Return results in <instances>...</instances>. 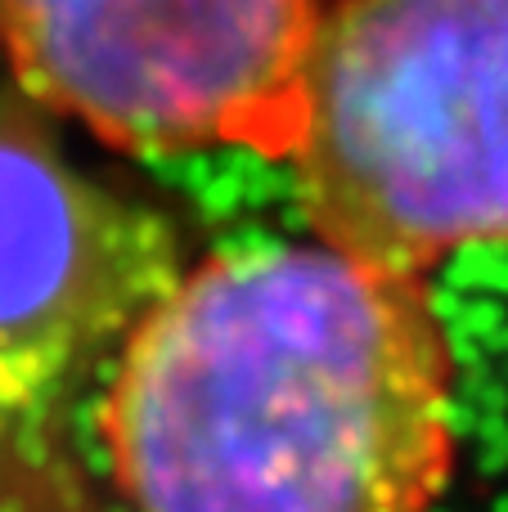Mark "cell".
<instances>
[{
  "instance_id": "obj_1",
  "label": "cell",
  "mask_w": 508,
  "mask_h": 512,
  "mask_svg": "<svg viewBox=\"0 0 508 512\" xmlns=\"http://www.w3.org/2000/svg\"><path fill=\"white\" fill-rule=\"evenodd\" d=\"M450 382L419 279L257 248L131 328L99 436L140 512H428L455 472Z\"/></svg>"
},
{
  "instance_id": "obj_2",
  "label": "cell",
  "mask_w": 508,
  "mask_h": 512,
  "mask_svg": "<svg viewBox=\"0 0 508 512\" xmlns=\"http://www.w3.org/2000/svg\"><path fill=\"white\" fill-rule=\"evenodd\" d=\"M288 162L324 248L419 279L508 239V0H338Z\"/></svg>"
},
{
  "instance_id": "obj_3",
  "label": "cell",
  "mask_w": 508,
  "mask_h": 512,
  "mask_svg": "<svg viewBox=\"0 0 508 512\" xmlns=\"http://www.w3.org/2000/svg\"><path fill=\"white\" fill-rule=\"evenodd\" d=\"M324 0H0V63L122 153L288 158Z\"/></svg>"
},
{
  "instance_id": "obj_4",
  "label": "cell",
  "mask_w": 508,
  "mask_h": 512,
  "mask_svg": "<svg viewBox=\"0 0 508 512\" xmlns=\"http://www.w3.org/2000/svg\"><path fill=\"white\" fill-rule=\"evenodd\" d=\"M171 283L176 243L158 216L0 117V445L122 351Z\"/></svg>"
}]
</instances>
